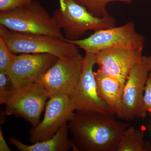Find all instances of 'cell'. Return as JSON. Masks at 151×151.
<instances>
[{
  "mask_svg": "<svg viewBox=\"0 0 151 151\" xmlns=\"http://www.w3.org/2000/svg\"><path fill=\"white\" fill-rule=\"evenodd\" d=\"M113 116L88 111H76L68 124L72 136L73 151H116L129 124Z\"/></svg>",
  "mask_w": 151,
  "mask_h": 151,
  "instance_id": "6da1fadb",
  "label": "cell"
},
{
  "mask_svg": "<svg viewBox=\"0 0 151 151\" xmlns=\"http://www.w3.org/2000/svg\"><path fill=\"white\" fill-rule=\"evenodd\" d=\"M0 25L17 32L65 39L53 18L37 0L18 8L0 12Z\"/></svg>",
  "mask_w": 151,
  "mask_h": 151,
  "instance_id": "7a4b0ae2",
  "label": "cell"
},
{
  "mask_svg": "<svg viewBox=\"0 0 151 151\" xmlns=\"http://www.w3.org/2000/svg\"><path fill=\"white\" fill-rule=\"evenodd\" d=\"M0 37L15 54L46 53L63 58L79 53L78 47L65 39L17 32L1 25H0Z\"/></svg>",
  "mask_w": 151,
  "mask_h": 151,
  "instance_id": "3957f363",
  "label": "cell"
},
{
  "mask_svg": "<svg viewBox=\"0 0 151 151\" xmlns=\"http://www.w3.org/2000/svg\"><path fill=\"white\" fill-rule=\"evenodd\" d=\"M64 1L65 10L59 8L55 11L52 17L58 27L63 30L66 40L80 39L89 30L96 31L115 26L116 20L111 15L97 17L73 0Z\"/></svg>",
  "mask_w": 151,
  "mask_h": 151,
  "instance_id": "277c9868",
  "label": "cell"
},
{
  "mask_svg": "<svg viewBox=\"0 0 151 151\" xmlns=\"http://www.w3.org/2000/svg\"><path fill=\"white\" fill-rule=\"evenodd\" d=\"M65 40L86 53L95 55L108 49L124 47L143 50L145 39L136 31L134 22L131 21L121 26L96 31L89 37L83 39Z\"/></svg>",
  "mask_w": 151,
  "mask_h": 151,
  "instance_id": "5b68a950",
  "label": "cell"
},
{
  "mask_svg": "<svg viewBox=\"0 0 151 151\" xmlns=\"http://www.w3.org/2000/svg\"><path fill=\"white\" fill-rule=\"evenodd\" d=\"M151 72V55H143L130 70L124 84L121 119L130 121L145 118L147 113L144 105V92Z\"/></svg>",
  "mask_w": 151,
  "mask_h": 151,
  "instance_id": "8992f818",
  "label": "cell"
},
{
  "mask_svg": "<svg viewBox=\"0 0 151 151\" xmlns=\"http://www.w3.org/2000/svg\"><path fill=\"white\" fill-rule=\"evenodd\" d=\"M50 96L44 86L35 82L14 89L4 105L5 115L22 117L33 127L40 123L41 115Z\"/></svg>",
  "mask_w": 151,
  "mask_h": 151,
  "instance_id": "52a82bcc",
  "label": "cell"
},
{
  "mask_svg": "<svg viewBox=\"0 0 151 151\" xmlns=\"http://www.w3.org/2000/svg\"><path fill=\"white\" fill-rule=\"evenodd\" d=\"M83 59L80 53L58 58L36 82L44 86L50 97L57 95L70 96L81 76Z\"/></svg>",
  "mask_w": 151,
  "mask_h": 151,
  "instance_id": "ba28073f",
  "label": "cell"
},
{
  "mask_svg": "<svg viewBox=\"0 0 151 151\" xmlns=\"http://www.w3.org/2000/svg\"><path fill=\"white\" fill-rule=\"evenodd\" d=\"M95 64V55L86 53L78 84L69 97L75 106L76 111H92L113 116L115 113L100 98L97 92L93 71Z\"/></svg>",
  "mask_w": 151,
  "mask_h": 151,
  "instance_id": "9c48e42d",
  "label": "cell"
},
{
  "mask_svg": "<svg viewBox=\"0 0 151 151\" xmlns=\"http://www.w3.org/2000/svg\"><path fill=\"white\" fill-rule=\"evenodd\" d=\"M58 58L46 53H14L7 74L15 89L34 83L54 65Z\"/></svg>",
  "mask_w": 151,
  "mask_h": 151,
  "instance_id": "30bf717a",
  "label": "cell"
},
{
  "mask_svg": "<svg viewBox=\"0 0 151 151\" xmlns=\"http://www.w3.org/2000/svg\"><path fill=\"white\" fill-rule=\"evenodd\" d=\"M45 106L42 122L29 131L30 140L32 143L52 137L63 125L68 122L76 111L70 97L66 95L50 97Z\"/></svg>",
  "mask_w": 151,
  "mask_h": 151,
  "instance_id": "8fae6325",
  "label": "cell"
},
{
  "mask_svg": "<svg viewBox=\"0 0 151 151\" xmlns=\"http://www.w3.org/2000/svg\"><path fill=\"white\" fill-rule=\"evenodd\" d=\"M143 50L116 48L104 50L95 54L98 71L116 79L123 94L130 70L143 56Z\"/></svg>",
  "mask_w": 151,
  "mask_h": 151,
  "instance_id": "7c38bea8",
  "label": "cell"
},
{
  "mask_svg": "<svg viewBox=\"0 0 151 151\" xmlns=\"http://www.w3.org/2000/svg\"><path fill=\"white\" fill-rule=\"evenodd\" d=\"M68 124L60 127L53 137L45 140L25 145L15 138L9 139L10 142L21 151H67L73 149L72 139L68 137Z\"/></svg>",
  "mask_w": 151,
  "mask_h": 151,
  "instance_id": "4fadbf2b",
  "label": "cell"
},
{
  "mask_svg": "<svg viewBox=\"0 0 151 151\" xmlns=\"http://www.w3.org/2000/svg\"><path fill=\"white\" fill-rule=\"evenodd\" d=\"M99 97L119 118L122 116V92L118 81L97 70L94 72Z\"/></svg>",
  "mask_w": 151,
  "mask_h": 151,
  "instance_id": "5bb4252c",
  "label": "cell"
},
{
  "mask_svg": "<svg viewBox=\"0 0 151 151\" xmlns=\"http://www.w3.org/2000/svg\"><path fill=\"white\" fill-rule=\"evenodd\" d=\"M145 137L144 131L129 127L122 134L116 151H151V143Z\"/></svg>",
  "mask_w": 151,
  "mask_h": 151,
  "instance_id": "9a60e30c",
  "label": "cell"
},
{
  "mask_svg": "<svg viewBox=\"0 0 151 151\" xmlns=\"http://www.w3.org/2000/svg\"><path fill=\"white\" fill-rule=\"evenodd\" d=\"M74 2L85 7L89 12L97 17H104L110 15L106 9L108 3L112 2L130 4L133 0H73Z\"/></svg>",
  "mask_w": 151,
  "mask_h": 151,
  "instance_id": "2e32d148",
  "label": "cell"
},
{
  "mask_svg": "<svg viewBox=\"0 0 151 151\" xmlns=\"http://www.w3.org/2000/svg\"><path fill=\"white\" fill-rule=\"evenodd\" d=\"M13 53L3 38L0 37V72L7 73Z\"/></svg>",
  "mask_w": 151,
  "mask_h": 151,
  "instance_id": "e0dca14e",
  "label": "cell"
},
{
  "mask_svg": "<svg viewBox=\"0 0 151 151\" xmlns=\"http://www.w3.org/2000/svg\"><path fill=\"white\" fill-rule=\"evenodd\" d=\"M7 73L0 72V103L4 104L14 90Z\"/></svg>",
  "mask_w": 151,
  "mask_h": 151,
  "instance_id": "ac0fdd59",
  "label": "cell"
},
{
  "mask_svg": "<svg viewBox=\"0 0 151 151\" xmlns=\"http://www.w3.org/2000/svg\"><path fill=\"white\" fill-rule=\"evenodd\" d=\"M33 0H0V12H4L27 5Z\"/></svg>",
  "mask_w": 151,
  "mask_h": 151,
  "instance_id": "d6986e66",
  "label": "cell"
},
{
  "mask_svg": "<svg viewBox=\"0 0 151 151\" xmlns=\"http://www.w3.org/2000/svg\"><path fill=\"white\" fill-rule=\"evenodd\" d=\"M144 102L146 112L151 117V72L146 81L144 92Z\"/></svg>",
  "mask_w": 151,
  "mask_h": 151,
  "instance_id": "ffe728a7",
  "label": "cell"
},
{
  "mask_svg": "<svg viewBox=\"0 0 151 151\" xmlns=\"http://www.w3.org/2000/svg\"><path fill=\"white\" fill-rule=\"evenodd\" d=\"M12 151V150L9 147L5 139L4 135H3L2 130L1 128V129H0V151Z\"/></svg>",
  "mask_w": 151,
  "mask_h": 151,
  "instance_id": "44dd1931",
  "label": "cell"
},
{
  "mask_svg": "<svg viewBox=\"0 0 151 151\" xmlns=\"http://www.w3.org/2000/svg\"><path fill=\"white\" fill-rule=\"evenodd\" d=\"M60 6L62 10H64L65 8V4L64 0H59Z\"/></svg>",
  "mask_w": 151,
  "mask_h": 151,
  "instance_id": "7402d4cb",
  "label": "cell"
},
{
  "mask_svg": "<svg viewBox=\"0 0 151 151\" xmlns=\"http://www.w3.org/2000/svg\"></svg>",
  "mask_w": 151,
  "mask_h": 151,
  "instance_id": "603a6c76",
  "label": "cell"
}]
</instances>
